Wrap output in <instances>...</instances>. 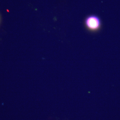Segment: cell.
I'll return each instance as SVG.
<instances>
[{
  "label": "cell",
  "instance_id": "6da1fadb",
  "mask_svg": "<svg viewBox=\"0 0 120 120\" xmlns=\"http://www.w3.org/2000/svg\"><path fill=\"white\" fill-rule=\"evenodd\" d=\"M85 24L86 27L89 30L95 32L98 31L101 28V20L97 16L90 15L86 18Z\"/></svg>",
  "mask_w": 120,
  "mask_h": 120
}]
</instances>
